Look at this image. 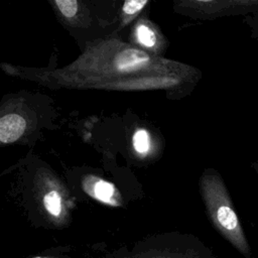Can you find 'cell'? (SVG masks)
Segmentation results:
<instances>
[{
    "label": "cell",
    "instance_id": "1",
    "mask_svg": "<svg viewBox=\"0 0 258 258\" xmlns=\"http://www.w3.org/2000/svg\"><path fill=\"white\" fill-rule=\"evenodd\" d=\"M206 205L217 231L245 258H251V248L222 180L211 176L207 180Z\"/></svg>",
    "mask_w": 258,
    "mask_h": 258
},
{
    "label": "cell",
    "instance_id": "6",
    "mask_svg": "<svg viewBox=\"0 0 258 258\" xmlns=\"http://www.w3.org/2000/svg\"><path fill=\"white\" fill-rule=\"evenodd\" d=\"M43 205L49 215H51L55 219L59 218L62 212V206L60 197L57 191L52 190L47 192L43 198Z\"/></svg>",
    "mask_w": 258,
    "mask_h": 258
},
{
    "label": "cell",
    "instance_id": "10",
    "mask_svg": "<svg viewBox=\"0 0 258 258\" xmlns=\"http://www.w3.org/2000/svg\"><path fill=\"white\" fill-rule=\"evenodd\" d=\"M147 4V0H128L123 4V11L126 14L132 15L140 11Z\"/></svg>",
    "mask_w": 258,
    "mask_h": 258
},
{
    "label": "cell",
    "instance_id": "7",
    "mask_svg": "<svg viewBox=\"0 0 258 258\" xmlns=\"http://www.w3.org/2000/svg\"><path fill=\"white\" fill-rule=\"evenodd\" d=\"M137 37L140 43L147 47H151L155 44L156 42V36L153 30H151L148 26L146 25H139L137 27Z\"/></svg>",
    "mask_w": 258,
    "mask_h": 258
},
{
    "label": "cell",
    "instance_id": "11",
    "mask_svg": "<svg viewBox=\"0 0 258 258\" xmlns=\"http://www.w3.org/2000/svg\"><path fill=\"white\" fill-rule=\"evenodd\" d=\"M246 23L250 27V35L252 38L258 39V12L246 16Z\"/></svg>",
    "mask_w": 258,
    "mask_h": 258
},
{
    "label": "cell",
    "instance_id": "12",
    "mask_svg": "<svg viewBox=\"0 0 258 258\" xmlns=\"http://www.w3.org/2000/svg\"><path fill=\"white\" fill-rule=\"evenodd\" d=\"M254 167H255V170H256L257 173H258V162H256V163L254 164Z\"/></svg>",
    "mask_w": 258,
    "mask_h": 258
},
{
    "label": "cell",
    "instance_id": "2",
    "mask_svg": "<svg viewBox=\"0 0 258 258\" xmlns=\"http://www.w3.org/2000/svg\"><path fill=\"white\" fill-rule=\"evenodd\" d=\"M130 258H216L203 245L187 246H143L135 249Z\"/></svg>",
    "mask_w": 258,
    "mask_h": 258
},
{
    "label": "cell",
    "instance_id": "4",
    "mask_svg": "<svg viewBox=\"0 0 258 258\" xmlns=\"http://www.w3.org/2000/svg\"><path fill=\"white\" fill-rule=\"evenodd\" d=\"M148 60L149 56L146 52L139 49L128 48L121 51L115 57L114 62L116 68L120 71H131L143 66Z\"/></svg>",
    "mask_w": 258,
    "mask_h": 258
},
{
    "label": "cell",
    "instance_id": "13",
    "mask_svg": "<svg viewBox=\"0 0 258 258\" xmlns=\"http://www.w3.org/2000/svg\"><path fill=\"white\" fill-rule=\"evenodd\" d=\"M33 258H57V257H33Z\"/></svg>",
    "mask_w": 258,
    "mask_h": 258
},
{
    "label": "cell",
    "instance_id": "9",
    "mask_svg": "<svg viewBox=\"0 0 258 258\" xmlns=\"http://www.w3.org/2000/svg\"><path fill=\"white\" fill-rule=\"evenodd\" d=\"M61 14L68 18L75 16L78 11V2L76 0H55Z\"/></svg>",
    "mask_w": 258,
    "mask_h": 258
},
{
    "label": "cell",
    "instance_id": "5",
    "mask_svg": "<svg viewBox=\"0 0 258 258\" xmlns=\"http://www.w3.org/2000/svg\"><path fill=\"white\" fill-rule=\"evenodd\" d=\"M115 194H116L115 187L110 182L99 179L94 185V189H93L94 197L103 203L117 205L115 200Z\"/></svg>",
    "mask_w": 258,
    "mask_h": 258
},
{
    "label": "cell",
    "instance_id": "14",
    "mask_svg": "<svg viewBox=\"0 0 258 258\" xmlns=\"http://www.w3.org/2000/svg\"><path fill=\"white\" fill-rule=\"evenodd\" d=\"M129 258H130V257H129Z\"/></svg>",
    "mask_w": 258,
    "mask_h": 258
},
{
    "label": "cell",
    "instance_id": "3",
    "mask_svg": "<svg viewBox=\"0 0 258 258\" xmlns=\"http://www.w3.org/2000/svg\"><path fill=\"white\" fill-rule=\"evenodd\" d=\"M25 120L17 114H7L0 119V141L2 143H12L16 141L24 132Z\"/></svg>",
    "mask_w": 258,
    "mask_h": 258
},
{
    "label": "cell",
    "instance_id": "8",
    "mask_svg": "<svg viewBox=\"0 0 258 258\" xmlns=\"http://www.w3.org/2000/svg\"><path fill=\"white\" fill-rule=\"evenodd\" d=\"M133 146L139 153H145L149 148V136L148 133L141 129L135 132L133 136Z\"/></svg>",
    "mask_w": 258,
    "mask_h": 258
}]
</instances>
